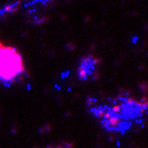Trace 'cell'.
Listing matches in <instances>:
<instances>
[{
	"instance_id": "1",
	"label": "cell",
	"mask_w": 148,
	"mask_h": 148,
	"mask_svg": "<svg viewBox=\"0 0 148 148\" xmlns=\"http://www.w3.org/2000/svg\"><path fill=\"white\" fill-rule=\"evenodd\" d=\"M88 108L102 128L122 135L131 132L148 115V101L136 99L125 92L106 100H89Z\"/></svg>"
},
{
	"instance_id": "2",
	"label": "cell",
	"mask_w": 148,
	"mask_h": 148,
	"mask_svg": "<svg viewBox=\"0 0 148 148\" xmlns=\"http://www.w3.org/2000/svg\"><path fill=\"white\" fill-rule=\"evenodd\" d=\"M24 73V62L20 52L13 46L0 42V81L12 84Z\"/></svg>"
},
{
	"instance_id": "3",
	"label": "cell",
	"mask_w": 148,
	"mask_h": 148,
	"mask_svg": "<svg viewBox=\"0 0 148 148\" xmlns=\"http://www.w3.org/2000/svg\"><path fill=\"white\" fill-rule=\"evenodd\" d=\"M100 59L95 55L88 54L79 60L77 68V77L80 81H95L99 77Z\"/></svg>"
}]
</instances>
